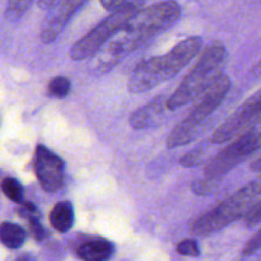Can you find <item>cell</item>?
<instances>
[{
  "label": "cell",
  "instance_id": "9",
  "mask_svg": "<svg viewBox=\"0 0 261 261\" xmlns=\"http://www.w3.org/2000/svg\"><path fill=\"white\" fill-rule=\"evenodd\" d=\"M36 177L41 188L47 193L58 191L65 178V163L45 145H37L33 160Z\"/></svg>",
  "mask_w": 261,
  "mask_h": 261
},
{
  "label": "cell",
  "instance_id": "18",
  "mask_svg": "<svg viewBox=\"0 0 261 261\" xmlns=\"http://www.w3.org/2000/svg\"><path fill=\"white\" fill-rule=\"evenodd\" d=\"M177 252L180 255L189 257H198L200 255V250H199L198 244H196V241H194L191 239L181 241L177 245Z\"/></svg>",
  "mask_w": 261,
  "mask_h": 261
},
{
  "label": "cell",
  "instance_id": "15",
  "mask_svg": "<svg viewBox=\"0 0 261 261\" xmlns=\"http://www.w3.org/2000/svg\"><path fill=\"white\" fill-rule=\"evenodd\" d=\"M2 191L9 200L15 204H23V186L17 178L5 177L2 181Z\"/></svg>",
  "mask_w": 261,
  "mask_h": 261
},
{
  "label": "cell",
  "instance_id": "20",
  "mask_svg": "<svg viewBox=\"0 0 261 261\" xmlns=\"http://www.w3.org/2000/svg\"><path fill=\"white\" fill-rule=\"evenodd\" d=\"M217 181H218V178H208L205 181H199V182H195L191 186V190L196 195H205V194L211 193L213 190L214 186L217 185Z\"/></svg>",
  "mask_w": 261,
  "mask_h": 261
},
{
  "label": "cell",
  "instance_id": "10",
  "mask_svg": "<svg viewBox=\"0 0 261 261\" xmlns=\"http://www.w3.org/2000/svg\"><path fill=\"white\" fill-rule=\"evenodd\" d=\"M84 5L81 0H65V2H56L51 8L47 20L41 32V40L43 43H51L58 38L63 32L64 27L68 24L70 18L78 12L79 8Z\"/></svg>",
  "mask_w": 261,
  "mask_h": 261
},
{
  "label": "cell",
  "instance_id": "14",
  "mask_svg": "<svg viewBox=\"0 0 261 261\" xmlns=\"http://www.w3.org/2000/svg\"><path fill=\"white\" fill-rule=\"evenodd\" d=\"M27 233L20 226L10 222H3L0 227V240L8 249H19L24 244Z\"/></svg>",
  "mask_w": 261,
  "mask_h": 261
},
{
  "label": "cell",
  "instance_id": "26",
  "mask_svg": "<svg viewBox=\"0 0 261 261\" xmlns=\"http://www.w3.org/2000/svg\"><path fill=\"white\" fill-rule=\"evenodd\" d=\"M250 170L254 171V172L261 173V155L250 165Z\"/></svg>",
  "mask_w": 261,
  "mask_h": 261
},
{
  "label": "cell",
  "instance_id": "11",
  "mask_svg": "<svg viewBox=\"0 0 261 261\" xmlns=\"http://www.w3.org/2000/svg\"><path fill=\"white\" fill-rule=\"evenodd\" d=\"M167 97L157 96L138 109L130 116V126L134 130H148L160 126L163 121L165 111L167 110Z\"/></svg>",
  "mask_w": 261,
  "mask_h": 261
},
{
  "label": "cell",
  "instance_id": "17",
  "mask_svg": "<svg viewBox=\"0 0 261 261\" xmlns=\"http://www.w3.org/2000/svg\"><path fill=\"white\" fill-rule=\"evenodd\" d=\"M31 7L30 2H9L7 5V17L9 19H18Z\"/></svg>",
  "mask_w": 261,
  "mask_h": 261
},
{
  "label": "cell",
  "instance_id": "4",
  "mask_svg": "<svg viewBox=\"0 0 261 261\" xmlns=\"http://www.w3.org/2000/svg\"><path fill=\"white\" fill-rule=\"evenodd\" d=\"M260 196L261 177L239 189L211 211L196 217L190 223V232L198 236H208L221 231L232 222L246 217L260 203L257 201Z\"/></svg>",
  "mask_w": 261,
  "mask_h": 261
},
{
  "label": "cell",
  "instance_id": "6",
  "mask_svg": "<svg viewBox=\"0 0 261 261\" xmlns=\"http://www.w3.org/2000/svg\"><path fill=\"white\" fill-rule=\"evenodd\" d=\"M143 8H144V2L133 0L132 4L125 9L111 13L109 17L105 18L102 22H99L96 27L92 28L81 40L74 43L73 47L70 48V58L73 60H86L88 58H93Z\"/></svg>",
  "mask_w": 261,
  "mask_h": 261
},
{
  "label": "cell",
  "instance_id": "25",
  "mask_svg": "<svg viewBox=\"0 0 261 261\" xmlns=\"http://www.w3.org/2000/svg\"><path fill=\"white\" fill-rule=\"evenodd\" d=\"M133 2H126V0H109V2H101V4L106 8L107 10H110L111 13L117 12V10H122L125 8L129 7Z\"/></svg>",
  "mask_w": 261,
  "mask_h": 261
},
{
  "label": "cell",
  "instance_id": "21",
  "mask_svg": "<svg viewBox=\"0 0 261 261\" xmlns=\"http://www.w3.org/2000/svg\"><path fill=\"white\" fill-rule=\"evenodd\" d=\"M18 214L22 218H24L25 221H28L30 218H33V217H41L40 211L31 203L20 204L19 208H18Z\"/></svg>",
  "mask_w": 261,
  "mask_h": 261
},
{
  "label": "cell",
  "instance_id": "1",
  "mask_svg": "<svg viewBox=\"0 0 261 261\" xmlns=\"http://www.w3.org/2000/svg\"><path fill=\"white\" fill-rule=\"evenodd\" d=\"M180 15L181 7L176 2H160L143 8L93 56V71H109L137 48L172 27Z\"/></svg>",
  "mask_w": 261,
  "mask_h": 261
},
{
  "label": "cell",
  "instance_id": "8",
  "mask_svg": "<svg viewBox=\"0 0 261 261\" xmlns=\"http://www.w3.org/2000/svg\"><path fill=\"white\" fill-rule=\"evenodd\" d=\"M259 124H261V89L242 102L236 111L214 130L211 142L217 144L228 143L246 134Z\"/></svg>",
  "mask_w": 261,
  "mask_h": 261
},
{
  "label": "cell",
  "instance_id": "24",
  "mask_svg": "<svg viewBox=\"0 0 261 261\" xmlns=\"http://www.w3.org/2000/svg\"><path fill=\"white\" fill-rule=\"evenodd\" d=\"M247 227H255L261 223V201L245 217Z\"/></svg>",
  "mask_w": 261,
  "mask_h": 261
},
{
  "label": "cell",
  "instance_id": "23",
  "mask_svg": "<svg viewBox=\"0 0 261 261\" xmlns=\"http://www.w3.org/2000/svg\"><path fill=\"white\" fill-rule=\"evenodd\" d=\"M260 249H261V229L256 234H255L254 237H251V239L249 240V242H247L246 246H245L244 249V254L251 255L254 254V252L259 251Z\"/></svg>",
  "mask_w": 261,
  "mask_h": 261
},
{
  "label": "cell",
  "instance_id": "28",
  "mask_svg": "<svg viewBox=\"0 0 261 261\" xmlns=\"http://www.w3.org/2000/svg\"><path fill=\"white\" fill-rule=\"evenodd\" d=\"M15 261H35V259H33V257L31 256V255L24 254V255H22V256L18 257V259L15 260Z\"/></svg>",
  "mask_w": 261,
  "mask_h": 261
},
{
  "label": "cell",
  "instance_id": "27",
  "mask_svg": "<svg viewBox=\"0 0 261 261\" xmlns=\"http://www.w3.org/2000/svg\"><path fill=\"white\" fill-rule=\"evenodd\" d=\"M251 74L255 78H261V59L259 60V63L251 69Z\"/></svg>",
  "mask_w": 261,
  "mask_h": 261
},
{
  "label": "cell",
  "instance_id": "12",
  "mask_svg": "<svg viewBox=\"0 0 261 261\" xmlns=\"http://www.w3.org/2000/svg\"><path fill=\"white\" fill-rule=\"evenodd\" d=\"M114 251V244L109 240L92 239L76 249V255L83 261H109Z\"/></svg>",
  "mask_w": 261,
  "mask_h": 261
},
{
  "label": "cell",
  "instance_id": "7",
  "mask_svg": "<svg viewBox=\"0 0 261 261\" xmlns=\"http://www.w3.org/2000/svg\"><path fill=\"white\" fill-rule=\"evenodd\" d=\"M261 149V124L246 134L229 143L222 149L205 167L208 178H219L233 170L245 158Z\"/></svg>",
  "mask_w": 261,
  "mask_h": 261
},
{
  "label": "cell",
  "instance_id": "2",
  "mask_svg": "<svg viewBox=\"0 0 261 261\" xmlns=\"http://www.w3.org/2000/svg\"><path fill=\"white\" fill-rule=\"evenodd\" d=\"M203 46V38L193 36L181 41L165 55L152 56L143 60L133 69L127 81L130 93L139 94L155 88L163 82L177 75Z\"/></svg>",
  "mask_w": 261,
  "mask_h": 261
},
{
  "label": "cell",
  "instance_id": "13",
  "mask_svg": "<svg viewBox=\"0 0 261 261\" xmlns=\"http://www.w3.org/2000/svg\"><path fill=\"white\" fill-rule=\"evenodd\" d=\"M74 221H75V214L70 201H60L51 209L50 223L59 233H66L70 231L74 226Z\"/></svg>",
  "mask_w": 261,
  "mask_h": 261
},
{
  "label": "cell",
  "instance_id": "22",
  "mask_svg": "<svg viewBox=\"0 0 261 261\" xmlns=\"http://www.w3.org/2000/svg\"><path fill=\"white\" fill-rule=\"evenodd\" d=\"M201 154H203V153H201V149L191 150V152H189L185 157L181 158L180 163L184 167H193V166H195L196 163L200 161Z\"/></svg>",
  "mask_w": 261,
  "mask_h": 261
},
{
  "label": "cell",
  "instance_id": "16",
  "mask_svg": "<svg viewBox=\"0 0 261 261\" xmlns=\"http://www.w3.org/2000/svg\"><path fill=\"white\" fill-rule=\"evenodd\" d=\"M71 88L70 79L65 78V76H55L48 82L47 92L50 96L55 97V98H64L69 94Z\"/></svg>",
  "mask_w": 261,
  "mask_h": 261
},
{
  "label": "cell",
  "instance_id": "19",
  "mask_svg": "<svg viewBox=\"0 0 261 261\" xmlns=\"http://www.w3.org/2000/svg\"><path fill=\"white\" fill-rule=\"evenodd\" d=\"M28 227H30L31 234L36 241H42L46 237V231L40 223V217H33V218L28 219Z\"/></svg>",
  "mask_w": 261,
  "mask_h": 261
},
{
  "label": "cell",
  "instance_id": "3",
  "mask_svg": "<svg viewBox=\"0 0 261 261\" xmlns=\"http://www.w3.org/2000/svg\"><path fill=\"white\" fill-rule=\"evenodd\" d=\"M227 64V50L222 42L206 46L199 60L182 79L180 86L168 97L167 110L176 111L201 97L221 76Z\"/></svg>",
  "mask_w": 261,
  "mask_h": 261
},
{
  "label": "cell",
  "instance_id": "5",
  "mask_svg": "<svg viewBox=\"0 0 261 261\" xmlns=\"http://www.w3.org/2000/svg\"><path fill=\"white\" fill-rule=\"evenodd\" d=\"M231 79L227 75L221 76L191 109L188 116L171 132L167 139V147L176 149L193 142L199 134L201 125L222 105L231 89Z\"/></svg>",
  "mask_w": 261,
  "mask_h": 261
}]
</instances>
